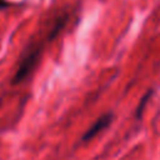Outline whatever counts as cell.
Listing matches in <instances>:
<instances>
[{"instance_id":"1","label":"cell","mask_w":160,"mask_h":160,"mask_svg":"<svg viewBox=\"0 0 160 160\" xmlns=\"http://www.w3.org/2000/svg\"><path fill=\"white\" fill-rule=\"evenodd\" d=\"M41 45H31L29 49H26V51L24 52L21 61L19 64V68L16 70V74L14 76V84H19L22 80H25L31 71L35 69V66L39 62L40 55H41Z\"/></svg>"},{"instance_id":"4","label":"cell","mask_w":160,"mask_h":160,"mask_svg":"<svg viewBox=\"0 0 160 160\" xmlns=\"http://www.w3.org/2000/svg\"><path fill=\"white\" fill-rule=\"evenodd\" d=\"M6 6H9V2L5 0H0V9H5Z\"/></svg>"},{"instance_id":"3","label":"cell","mask_w":160,"mask_h":160,"mask_svg":"<svg viewBox=\"0 0 160 160\" xmlns=\"http://www.w3.org/2000/svg\"><path fill=\"white\" fill-rule=\"evenodd\" d=\"M152 92H154V90H152V89H149V91H146V94L141 98V100H140L139 105L136 106V119H138V120H139V119H141L142 112H144V109H145V105L148 104V101H149V99L151 98Z\"/></svg>"},{"instance_id":"2","label":"cell","mask_w":160,"mask_h":160,"mask_svg":"<svg viewBox=\"0 0 160 160\" xmlns=\"http://www.w3.org/2000/svg\"><path fill=\"white\" fill-rule=\"evenodd\" d=\"M112 120H114V112H112V111H108V112L102 114L101 116H99V118L94 121V124L82 134L81 141L86 142V141L92 140L98 134H100L101 131H104L105 129H108V128L111 125Z\"/></svg>"}]
</instances>
